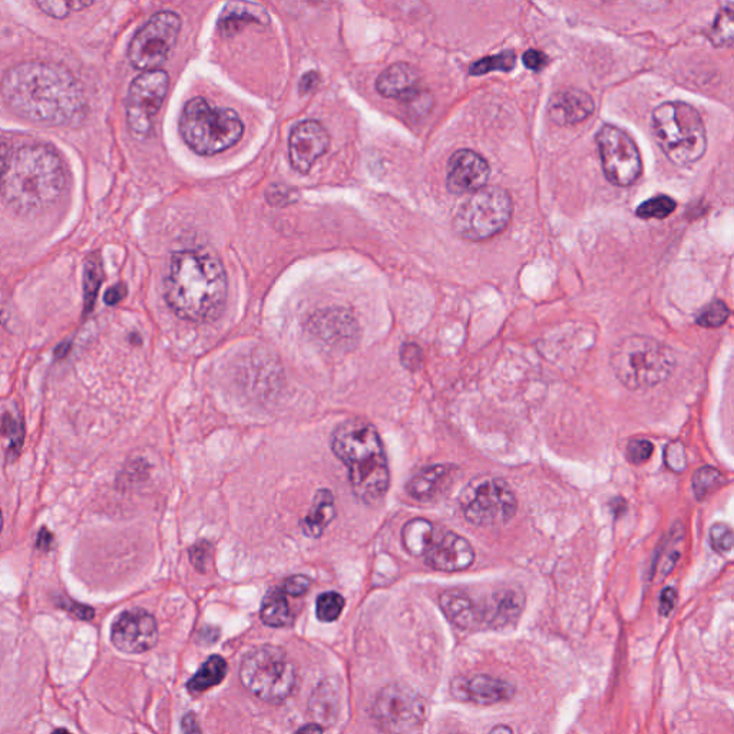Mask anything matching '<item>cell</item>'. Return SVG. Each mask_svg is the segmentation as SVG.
Instances as JSON below:
<instances>
[{"mask_svg":"<svg viewBox=\"0 0 734 734\" xmlns=\"http://www.w3.org/2000/svg\"><path fill=\"white\" fill-rule=\"evenodd\" d=\"M111 638L114 646L124 653H145L157 643V623L148 611L132 608L115 620Z\"/></svg>","mask_w":734,"mask_h":734,"instance_id":"cell-15","label":"cell"},{"mask_svg":"<svg viewBox=\"0 0 734 734\" xmlns=\"http://www.w3.org/2000/svg\"><path fill=\"white\" fill-rule=\"evenodd\" d=\"M125 296H127V289H125L124 284H117V286L111 287V289L105 293V303H107L108 306H115V304L121 302Z\"/></svg>","mask_w":734,"mask_h":734,"instance_id":"cell-47","label":"cell"},{"mask_svg":"<svg viewBox=\"0 0 734 734\" xmlns=\"http://www.w3.org/2000/svg\"><path fill=\"white\" fill-rule=\"evenodd\" d=\"M376 89L382 97L411 102L421 94V74L411 64L399 62L379 75Z\"/></svg>","mask_w":734,"mask_h":734,"instance_id":"cell-22","label":"cell"},{"mask_svg":"<svg viewBox=\"0 0 734 734\" xmlns=\"http://www.w3.org/2000/svg\"><path fill=\"white\" fill-rule=\"evenodd\" d=\"M0 95L13 114L48 127H75L87 118L84 87L65 66L26 61L0 81Z\"/></svg>","mask_w":734,"mask_h":734,"instance_id":"cell-1","label":"cell"},{"mask_svg":"<svg viewBox=\"0 0 734 734\" xmlns=\"http://www.w3.org/2000/svg\"><path fill=\"white\" fill-rule=\"evenodd\" d=\"M36 5L55 19H64L71 13L69 2H38Z\"/></svg>","mask_w":734,"mask_h":734,"instance_id":"cell-44","label":"cell"},{"mask_svg":"<svg viewBox=\"0 0 734 734\" xmlns=\"http://www.w3.org/2000/svg\"><path fill=\"white\" fill-rule=\"evenodd\" d=\"M724 484L723 475L712 466H703L693 475V491L699 501L710 497Z\"/></svg>","mask_w":734,"mask_h":734,"instance_id":"cell-32","label":"cell"},{"mask_svg":"<svg viewBox=\"0 0 734 734\" xmlns=\"http://www.w3.org/2000/svg\"><path fill=\"white\" fill-rule=\"evenodd\" d=\"M595 141L600 150L605 178L617 187L636 183L643 171V162L633 138L621 128L604 125Z\"/></svg>","mask_w":734,"mask_h":734,"instance_id":"cell-12","label":"cell"},{"mask_svg":"<svg viewBox=\"0 0 734 734\" xmlns=\"http://www.w3.org/2000/svg\"><path fill=\"white\" fill-rule=\"evenodd\" d=\"M654 445L647 439H634L628 442L627 459L634 465L646 464L648 459L653 456Z\"/></svg>","mask_w":734,"mask_h":734,"instance_id":"cell-38","label":"cell"},{"mask_svg":"<svg viewBox=\"0 0 734 734\" xmlns=\"http://www.w3.org/2000/svg\"><path fill=\"white\" fill-rule=\"evenodd\" d=\"M653 132L667 158L680 167L699 161L707 150L703 119L686 102H664L654 109Z\"/></svg>","mask_w":734,"mask_h":734,"instance_id":"cell-6","label":"cell"},{"mask_svg":"<svg viewBox=\"0 0 734 734\" xmlns=\"http://www.w3.org/2000/svg\"><path fill=\"white\" fill-rule=\"evenodd\" d=\"M240 679L257 699L281 703L293 693L297 673L283 648L264 644L246 654L241 663Z\"/></svg>","mask_w":734,"mask_h":734,"instance_id":"cell-8","label":"cell"},{"mask_svg":"<svg viewBox=\"0 0 734 734\" xmlns=\"http://www.w3.org/2000/svg\"><path fill=\"white\" fill-rule=\"evenodd\" d=\"M312 587V581L304 575H294L290 577L283 585V591L293 597H302Z\"/></svg>","mask_w":734,"mask_h":734,"instance_id":"cell-41","label":"cell"},{"mask_svg":"<svg viewBox=\"0 0 734 734\" xmlns=\"http://www.w3.org/2000/svg\"><path fill=\"white\" fill-rule=\"evenodd\" d=\"M594 101L581 89H565L551 102V118L560 125L583 122L594 112Z\"/></svg>","mask_w":734,"mask_h":734,"instance_id":"cell-24","label":"cell"},{"mask_svg":"<svg viewBox=\"0 0 734 734\" xmlns=\"http://www.w3.org/2000/svg\"><path fill=\"white\" fill-rule=\"evenodd\" d=\"M439 604L443 614L456 627L474 630L482 626L481 605L476 604L465 591H445L439 598Z\"/></svg>","mask_w":734,"mask_h":734,"instance_id":"cell-25","label":"cell"},{"mask_svg":"<svg viewBox=\"0 0 734 734\" xmlns=\"http://www.w3.org/2000/svg\"><path fill=\"white\" fill-rule=\"evenodd\" d=\"M451 693L459 702L478 704V706H492L504 703L515 696L514 684L489 674H475V676L456 677L451 683Z\"/></svg>","mask_w":734,"mask_h":734,"instance_id":"cell-18","label":"cell"},{"mask_svg":"<svg viewBox=\"0 0 734 734\" xmlns=\"http://www.w3.org/2000/svg\"><path fill=\"white\" fill-rule=\"evenodd\" d=\"M226 270L216 254L183 250L173 254L165 277V300L181 319L214 322L226 306Z\"/></svg>","mask_w":734,"mask_h":734,"instance_id":"cell-2","label":"cell"},{"mask_svg":"<svg viewBox=\"0 0 734 734\" xmlns=\"http://www.w3.org/2000/svg\"><path fill=\"white\" fill-rule=\"evenodd\" d=\"M373 714L386 732L408 734L418 729L425 720L426 704L411 687L392 684L378 694Z\"/></svg>","mask_w":734,"mask_h":734,"instance_id":"cell-13","label":"cell"},{"mask_svg":"<svg viewBox=\"0 0 734 734\" xmlns=\"http://www.w3.org/2000/svg\"><path fill=\"white\" fill-rule=\"evenodd\" d=\"M309 329L316 339L330 347H352L357 340L356 320L343 309H327L314 314Z\"/></svg>","mask_w":734,"mask_h":734,"instance_id":"cell-20","label":"cell"},{"mask_svg":"<svg viewBox=\"0 0 734 734\" xmlns=\"http://www.w3.org/2000/svg\"><path fill=\"white\" fill-rule=\"evenodd\" d=\"M611 367L627 389H650L670 378L676 356L653 337L630 336L614 349Z\"/></svg>","mask_w":734,"mask_h":734,"instance_id":"cell-7","label":"cell"},{"mask_svg":"<svg viewBox=\"0 0 734 734\" xmlns=\"http://www.w3.org/2000/svg\"><path fill=\"white\" fill-rule=\"evenodd\" d=\"M664 461L667 468L673 472H684L687 468V456L684 446L680 442H671L664 451Z\"/></svg>","mask_w":734,"mask_h":734,"instance_id":"cell-39","label":"cell"},{"mask_svg":"<svg viewBox=\"0 0 734 734\" xmlns=\"http://www.w3.org/2000/svg\"><path fill=\"white\" fill-rule=\"evenodd\" d=\"M677 603V593L674 588H664L663 593L660 597V614L663 617L670 616L671 611L674 610Z\"/></svg>","mask_w":734,"mask_h":734,"instance_id":"cell-45","label":"cell"},{"mask_svg":"<svg viewBox=\"0 0 734 734\" xmlns=\"http://www.w3.org/2000/svg\"><path fill=\"white\" fill-rule=\"evenodd\" d=\"M330 138L320 122L304 121L294 128L289 140L290 161L294 170L307 174L314 162L329 150Z\"/></svg>","mask_w":734,"mask_h":734,"instance_id":"cell-19","label":"cell"},{"mask_svg":"<svg viewBox=\"0 0 734 734\" xmlns=\"http://www.w3.org/2000/svg\"><path fill=\"white\" fill-rule=\"evenodd\" d=\"M332 449L349 471L356 497L367 505L382 501L389 489L390 472L375 426L365 419H347L333 432Z\"/></svg>","mask_w":734,"mask_h":734,"instance_id":"cell-4","label":"cell"},{"mask_svg":"<svg viewBox=\"0 0 734 734\" xmlns=\"http://www.w3.org/2000/svg\"><path fill=\"white\" fill-rule=\"evenodd\" d=\"M710 542L713 550L720 555L729 554L733 548V531L729 525L716 524L710 529Z\"/></svg>","mask_w":734,"mask_h":734,"instance_id":"cell-37","label":"cell"},{"mask_svg":"<svg viewBox=\"0 0 734 734\" xmlns=\"http://www.w3.org/2000/svg\"><path fill=\"white\" fill-rule=\"evenodd\" d=\"M167 72H142L132 81L127 98V122L137 137H147L168 91Z\"/></svg>","mask_w":734,"mask_h":734,"instance_id":"cell-14","label":"cell"},{"mask_svg":"<svg viewBox=\"0 0 734 734\" xmlns=\"http://www.w3.org/2000/svg\"><path fill=\"white\" fill-rule=\"evenodd\" d=\"M517 55L514 51H504L494 56H485L479 59L475 64L469 66V74L481 76L489 74V72H511L515 68Z\"/></svg>","mask_w":734,"mask_h":734,"instance_id":"cell-31","label":"cell"},{"mask_svg":"<svg viewBox=\"0 0 734 734\" xmlns=\"http://www.w3.org/2000/svg\"><path fill=\"white\" fill-rule=\"evenodd\" d=\"M52 734H72V733H69L68 730H65V729H59V730H55V732Z\"/></svg>","mask_w":734,"mask_h":734,"instance_id":"cell-52","label":"cell"},{"mask_svg":"<svg viewBox=\"0 0 734 734\" xmlns=\"http://www.w3.org/2000/svg\"><path fill=\"white\" fill-rule=\"evenodd\" d=\"M2 525H3L2 512H0V531H2Z\"/></svg>","mask_w":734,"mask_h":734,"instance_id":"cell-53","label":"cell"},{"mask_svg":"<svg viewBox=\"0 0 734 734\" xmlns=\"http://www.w3.org/2000/svg\"><path fill=\"white\" fill-rule=\"evenodd\" d=\"M733 5L730 3L729 9H723L722 12L717 16L716 22H714L713 28H710L709 36L710 41L714 45L719 46H730L733 42Z\"/></svg>","mask_w":734,"mask_h":734,"instance_id":"cell-34","label":"cell"},{"mask_svg":"<svg viewBox=\"0 0 734 734\" xmlns=\"http://www.w3.org/2000/svg\"><path fill=\"white\" fill-rule=\"evenodd\" d=\"M446 187L452 194H474L486 187L491 167L482 155L472 150H459L448 162Z\"/></svg>","mask_w":734,"mask_h":734,"instance_id":"cell-17","label":"cell"},{"mask_svg":"<svg viewBox=\"0 0 734 734\" xmlns=\"http://www.w3.org/2000/svg\"><path fill=\"white\" fill-rule=\"evenodd\" d=\"M458 468L454 465L439 464L428 466L418 472L408 484V494L421 502L438 501L448 494L455 484Z\"/></svg>","mask_w":734,"mask_h":734,"instance_id":"cell-21","label":"cell"},{"mask_svg":"<svg viewBox=\"0 0 734 734\" xmlns=\"http://www.w3.org/2000/svg\"><path fill=\"white\" fill-rule=\"evenodd\" d=\"M102 284V266L98 254L89 256L85 263L84 271V302L85 313L94 309L95 300H97L99 287Z\"/></svg>","mask_w":734,"mask_h":734,"instance_id":"cell-30","label":"cell"},{"mask_svg":"<svg viewBox=\"0 0 734 734\" xmlns=\"http://www.w3.org/2000/svg\"><path fill=\"white\" fill-rule=\"evenodd\" d=\"M244 125L236 111L211 107L206 99H191L180 117L185 144L203 157L220 154L243 137Z\"/></svg>","mask_w":734,"mask_h":734,"instance_id":"cell-5","label":"cell"},{"mask_svg":"<svg viewBox=\"0 0 734 734\" xmlns=\"http://www.w3.org/2000/svg\"><path fill=\"white\" fill-rule=\"evenodd\" d=\"M180 29L181 19L177 13H155L132 38L128 48L131 65L142 72L157 71L173 51Z\"/></svg>","mask_w":734,"mask_h":734,"instance_id":"cell-11","label":"cell"},{"mask_svg":"<svg viewBox=\"0 0 734 734\" xmlns=\"http://www.w3.org/2000/svg\"><path fill=\"white\" fill-rule=\"evenodd\" d=\"M423 558L426 565L433 570L456 573L474 564L475 551L466 538L452 531L443 532L438 528Z\"/></svg>","mask_w":734,"mask_h":734,"instance_id":"cell-16","label":"cell"},{"mask_svg":"<svg viewBox=\"0 0 734 734\" xmlns=\"http://www.w3.org/2000/svg\"><path fill=\"white\" fill-rule=\"evenodd\" d=\"M345 608V598L337 593H324L317 598L316 614L323 623H333Z\"/></svg>","mask_w":734,"mask_h":734,"instance_id":"cell-35","label":"cell"},{"mask_svg":"<svg viewBox=\"0 0 734 734\" xmlns=\"http://www.w3.org/2000/svg\"><path fill=\"white\" fill-rule=\"evenodd\" d=\"M317 84H319V74H316V72H309V74L304 75L302 81H300V91H302L303 94H309V92H312L313 89L317 87Z\"/></svg>","mask_w":734,"mask_h":734,"instance_id":"cell-48","label":"cell"},{"mask_svg":"<svg viewBox=\"0 0 734 734\" xmlns=\"http://www.w3.org/2000/svg\"><path fill=\"white\" fill-rule=\"evenodd\" d=\"M461 508L469 524L475 527H494L515 517L518 501L504 479L497 476H476L462 492Z\"/></svg>","mask_w":734,"mask_h":734,"instance_id":"cell-10","label":"cell"},{"mask_svg":"<svg viewBox=\"0 0 734 734\" xmlns=\"http://www.w3.org/2000/svg\"><path fill=\"white\" fill-rule=\"evenodd\" d=\"M522 62H524V65L527 66L528 69H531V71L540 72L545 68V66L550 64V59L540 51L529 49V51L522 55Z\"/></svg>","mask_w":734,"mask_h":734,"instance_id":"cell-43","label":"cell"},{"mask_svg":"<svg viewBox=\"0 0 734 734\" xmlns=\"http://www.w3.org/2000/svg\"><path fill=\"white\" fill-rule=\"evenodd\" d=\"M400 357H402L403 365L408 367L409 370H418L422 366L423 355L421 347L413 345V343L402 347Z\"/></svg>","mask_w":734,"mask_h":734,"instance_id":"cell-42","label":"cell"},{"mask_svg":"<svg viewBox=\"0 0 734 734\" xmlns=\"http://www.w3.org/2000/svg\"><path fill=\"white\" fill-rule=\"evenodd\" d=\"M525 595L522 591L507 588L492 595V600L481 605L482 626L504 628L515 623L524 610Z\"/></svg>","mask_w":734,"mask_h":734,"instance_id":"cell-23","label":"cell"},{"mask_svg":"<svg viewBox=\"0 0 734 734\" xmlns=\"http://www.w3.org/2000/svg\"><path fill=\"white\" fill-rule=\"evenodd\" d=\"M677 204L673 198L669 195H657V197L650 198V200L644 201L637 208V216L643 218V220H664L671 216L676 210Z\"/></svg>","mask_w":734,"mask_h":734,"instance_id":"cell-33","label":"cell"},{"mask_svg":"<svg viewBox=\"0 0 734 734\" xmlns=\"http://www.w3.org/2000/svg\"><path fill=\"white\" fill-rule=\"evenodd\" d=\"M183 733L184 734H201L200 726H198L197 719L194 714H187L183 720Z\"/></svg>","mask_w":734,"mask_h":734,"instance_id":"cell-49","label":"cell"},{"mask_svg":"<svg viewBox=\"0 0 734 734\" xmlns=\"http://www.w3.org/2000/svg\"><path fill=\"white\" fill-rule=\"evenodd\" d=\"M436 529L438 527L428 519L416 518L409 521L402 529V541L406 551L413 557H423L435 537Z\"/></svg>","mask_w":734,"mask_h":734,"instance_id":"cell-27","label":"cell"},{"mask_svg":"<svg viewBox=\"0 0 734 734\" xmlns=\"http://www.w3.org/2000/svg\"><path fill=\"white\" fill-rule=\"evenodd\" d=\"M65 185L64 164L54 148L25 145L13 152L0 193L16 213L32 216L54 206Z\"/></svg>","mask_w":734,"mask_h":734,"instance_id":"cell-3","label":"cell"},{"mask_svg":"<svg viewBox=\"0 0 734 734\" xmlns=\"http://www.w3.org/2000/svg\"><path fill=\"white\" fill-rule=\"evenodd\" d=\"M296 734H323V730L319 724H307V726L297 730Z\"/></svg>","mask_w":734,"mask_h":734,"instance_id":"cell-50","label":"cell"},{"mask_svg":"<svg viewBox=\"0 0 734 734\" xmlns=\"http://www.w3.org/2000/svg\"><path fill=\"white\" fill-rule=\"evenodd\" d=\"M261 620L266 626L286 627L292 623V611L287 603L286 593L283 590H273L264 598L261 605Z\"/></svg>","mask_w":734,"mask_h":734,"instance_id":"cell-28","label":"cell"},{"mask_svg":"<svg viewBox=\"0 0 734 734\" xmlns=\"http://www.w3.org/2000/svg\"><path fill=\"white\" fill-rule=\"evenodd\" d=\"M489 734H514V732H512L511 727L505 726V724H498Z\"/></svg>","mask_w":734,"mask_h":734,"instance_id":"cell-51","label":"cell"},{"mask_svg":"<svg viewBox=\"0 0 734 734\" xmlns=\"http://www.w3.org/2000/svg\"><path fill=\"white\" fill-rule=\"evenodd\" d=\"M514 204L504 188L484 187L462 204L454 218L456 236L468 241H485L508 227Z\"/></svg>","mask_w":734,"mask_h":734,"instance_id":"cell-9","label":"cell"},{"mask_svg":"<svg viewBox=\"0 0 734 734\" xmlns=\"http://www.w3.org/2000/svg\"><path fill=\"white\" fill-rule=\"evenodd\" d=\"M336 517L335 497L329 489H320L314 495L309 515L302 521L304 535L310 538L322 537L330 522Z\"/></svg>","mask_w":734,"mask_h":734,"instance_id":"cell-26","label":"cell"},{"mask_svg":"<svg viewBox=\"0 0 734 734\" xmlns=\"http://www.w3.org/2000/svg\"><path fill=\"white\" fill-rule=\"evenodd\" d=\"M730 316V309L727 304L716 300V302L710 303L706 309L697 317V323L700 326L707 327V329H716V327L723 326L727 322Z\"/></svg>","mask_w":734,"mask_h":734,"instance_id":"cell-36","label":"cell"},{"mask_svg":"<svg viewBox=\"0 0 734 734\" xmlns=\"http://www.w3.org/2000/svg\"><path fill=\"white\" fill-rule=\"evenodd\" d=\"M191 562L200 571H206L208 562L211 560V545L208 542L195 544L190 550Z\"/></svg>","mask_w":734,"mask_h":734,"instance_id":"cell-40","label":"cell"},{"mask_svg":"<svg viewBox=\"0 0 734 734\" xmlns=\"http://www.w3.org/2000/svg\"><path fill=\"white\" fill-rule=\"evenodd\" d=\"M12 155V148L5 142H0V190H2L3 181L11 165Z\"/></svg>","mask_w":734,"mask_h":734,"instance_id":"cell-46","label":"cell"},{"mask_svg":"<svg viewBox=\"0 0 734 734\" xmlns=\"http://www.w3.org/2000/svg\"><path fill=\"white\" fill-rule=\"evenodd\" d=\"M227 674V663L220 656L210 657L206 663L201 666L197 674L188 681L187 687L191 693H203L217 686L224 680Z\"/></svg>","mask_w":734,"mask_h":734,"instance_id":"cell-29","label":"cell"}]
</instances>
